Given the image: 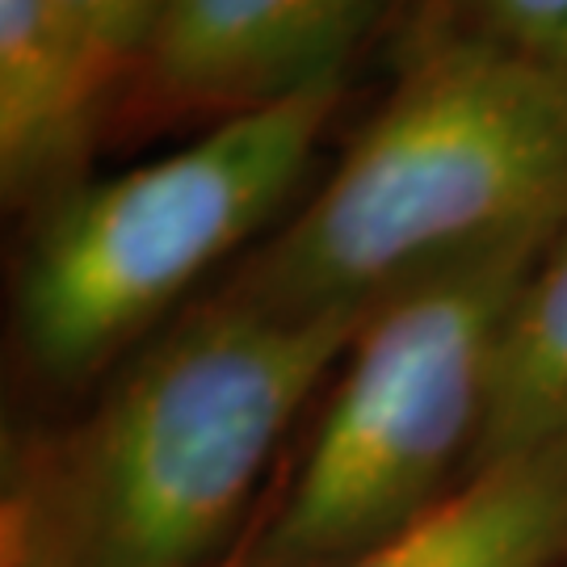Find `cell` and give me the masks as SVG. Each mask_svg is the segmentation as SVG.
Listing matches in <instances>:
<instances>
[{"instance_id": "obj_6", "label": "cell", "mask_w": 567, "mask_h": 567, "mask_svg": "<svg viewBox=\"0 0 567 567\" xmlns=\"http://www.w3.org/2000/svg\"><path fill=\"white\" fill-rule=\"evenodd\" d=\"M114 93L63 0H0V189L21 219L89 177Z\"/></svg>"}, {"instance_id": "obj_1", "label": "cell", "mask_w": 567, "mask_h": 567, "mask_svg": "<svg viewBox=\"0 0 567 567\" xmlns=\"http://www.w3.org/2000/svg\"><path fill=\"white\" fill-rule=\"evenodd\" d=\"M365 316L206 290L72 421L9 433L0 567H227Z\"/></svg>"}, {"instance_id": "obj_10", "label": "cell", "mask_w": 567, "mask_h": 567, "mask_svg": "<svg viewBox=\"0 0 567 567\" xmlns=\"http://www.w3.org/2000/svg\"><path fill=\"white\" fill-rule=\"evenodd\" d=\"M454 13L487 39L567 76V0H458Z\"/></svg>"}, {"instance_id": "obj_5", "label": "cell", "mask_w": 567, "mask_h": 567, "mask_svg": "<svg viewBox=\"0 0 567 567\" xmlns=\"http://www.w3.org/2000/svg\"><path fill=\"white\" fill-rule=\"evenodd\" d=\"M386 0H161L131 84L161 114L224 122L344 81Z\"/></svg>"}, {"instance_id": "obj_8", "label": "cell", "mask_w": 567, "mask_h": 567, "mask_svg": "<svg viewBox=\"0 0 567 567\" xmlns=\"http://www.w3.org/2000/svg\"><path fill=\"white\" fill-rule=\"evenodd\" d=\"M567 437V227L508 307L475 466Z\"/></svg>"}, {"instance_id": "obj_2", "label": "cell", "mask_w": 567, "mask_h": 567, "mask_svg": "<svg viewBox=\"0 0 567 567\" xmlns=\"http://www.w3.org/2000/svg\"><path fill=\"white\" fill-rule=\"evenodd\" d=\"M567 227V76L458 13L408 39L341 161L210 290L286 320L365 316L475 252Z\"/></svg>"}, {"instance_id": "obj_9", "label": "cell", "mask_w": 567, "mask_h": 567, "mask_svg": "<svg viewBox=\"0 0 567 567\" xmlns=\"http://www.w3.org/2000/svg\"><path fill=\"white\" fill-rule=\"evenodd\" d=\"M63 9L110 93L114 84H131L161 0H63Z\"/></svg>"}, {"instance_id": "obj_4", "label": "cell", "mask_w": 567, "mask_h": 567, "mask_svg": "<svg viewBox=\"0 0 567 567\" xmlns=\"http://www.w3.org/2000/svg\"><path fill=\"white\" fill-rule=\"evenodd\" d=\"M559 231L446 265L365 316L227 567H349L458 492L508 307Z\"/></svg>"}, {"instance_id": "obj_7", "label": "cell", "mask_w": 567, "mask_h": 567, "mask_svg": "<svg viewBox=\"0 0 567 567\" xmlns=\"http://www.w3.org/2000/svg\"><path fill=\"white\" fill-rule=\"evenodd\" d=\"M349 567H567V437L475 466L425 522Z\"/></svg>"}, {"instance_id": "obj_3", "label": "cell", "mask_w": 567, "mask_h": 567, "mask_svg": "<svg viewBox=\"0 0 567 567\" xmlns=\"http://www.w3.org/2000/svg\"><path fill=\"white\" fill-rule=\"evenodd\" d=\"M341 102L344 81L316 84L30 210L9 282L21 370L93 395L295 210Z\"/></svg>"}]
</instances>
